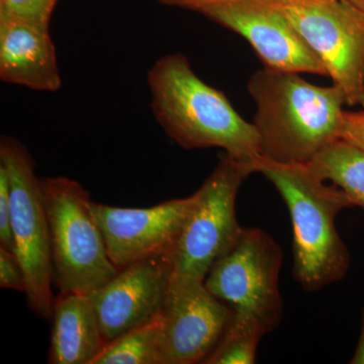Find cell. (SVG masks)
I'll list each match as a JSON object with an SVG mask.
<instances>
[{"label": "cell", "instance_id": "obj_1", "mask_svg": "<svg viewBox=\"0 0 364 364\" xmlns=\"http://www.w3.org/2000/svg\"><path fill=\"white\" fill-rule=\"evenodd\" d=\"M299 74L264 66L249 79L256 105L252 124L267 161L306 165L341 139L344 95L336 86L315 85Z\"/></svg>", "mask_w": 364, "mask_h": 364}, {"label": "cell", "instance_id": "obj_2", "mask_svg": "<svg viewBox=\"0 0 364 364\" xmlns=\"http://www.w3.org/2000/svg\"><path fill=\"white\" fill-rule=\"evenodd\" d=\"M147 79L155 119L181 147L220 148L242 161L262 159L254 124L237 112L222 91L198 77L184 55L158 59Z\"/></svg>", "mask_w": 364, "mask_h": 364}, {"label": "cell", "instance_id": "obj_3", "mask_svg": "<svg viewBox=\"0 0 364 364\" xmlns=\"http://www.w3.org/2000/svg\"><path fill=\"white\" fill-rule=\"evenodd\" d=\"M257 172L272 182L286 203L294 234V274L306 291L343 279L350 255L337 231V215L352 208L342 189L321 181L306 165L261 159Z\"/></svg>", "mask_w": 364, "mask_h": 364}, {"label": "cell", "instance_id": "obj_4", "mask_svg": "<svg viewBox=\"0 0 364 364\" xmlns=\"http://www.w3.org/2000/svg\"><path fill=\"white\" fill-rule=\"evenodd\" d=\"M54 280L60 293L90 294L119 269L91 210L90 193L68 177L42 179Z\"/></svg>", "mask_w": 364, "mask_h": 364}, {"label": "cell", "instance_id": "obj_5", "mask_svg": "<svg viewBox=\"0 0 364 364\" xmlns=\"http://www.w3.org/2000/svg\"><path fill=\"white\" fill-rule=\"evenodd\" d=\"M0 164L9 176L14 252L25 272L26 301L38 317L51 320L56 299L42 179L28 151L11 136L0 141Z\"/></svg>", "mask_w": 364, "mask_h": 364}, {"label": "cell", "instance_id": "obj_6", "mask_svg": "<svg viewBox=\"0 0 364 364\" xmlns=\"http://www.w3.org/2000/svg\"><path fill=\"white\" fill-rule=\"evenodd\" d=\"M257 172V162L225 156L200 189L169 257L173 272L205 280L215 261L232 247L243 228L237 220L236 198L242 183Z\"/></svg>", "mask_w": 364, "mask_h": 364}, {"label": "cell", "instance_id": "obj_7", "mask_svg": "<svg viewBox=\"0 0 364 364\" xmlns=\"http://www.w3.org/2000/svg\"><path fill=\"white\" fill-rule=\"evenodd\" d=\"M279 244L258 228H243L240 236L210 268L205 284L235 315L250 318L272 332L282 321Z\"/></svg>", "mask_w": 364, "mask_h": 364}, {"label": "cell", "instance_id": "obj_8", "mask_svg": "<svg viewBox=\"0 0 364 364\" xmlns=\"http://www.w3.org/2000/svg\"><path fill=\"white\" fill-rule=\"evenodd\" d=\"M277 6L315 53L346 105L364 109V14L341 0Z\"/></svg>", "mask_w": 364, "mask_h": 364}, {"label": "cell", "instance_id": "obj_9", "mask_svg": "<svg viewBox=\"0 0 364 364\" xmlns=\"http://www.w3.org/2000/svg\"><path fill=\"white\" fill-rule=\"evenodd\" d=\"M203 280L173 272L160 312L161 364L205 363L233 317Z\"/></svg>", "mask_w": 364, "mask_h": 364}, {"label": "cell", "instance_id": "obj_10", "mask_svg": "<svg viewBox=\"0 0 364 364\" xmlns=\"http://www.w3.org/2000/svg\"><path fill=\"white\" fill-rule=\"evenodd\" d=\"M193 11L243 37L268 68L327 76L291 21L267 0H210Z\"/></svg>", "mask_w": 364, "mask_h": 364}, {"label": "cell", "instance_id": "obj_11", "mask_svg": "<svg viewBox=\"0 0 364 364\" xmlns=\"http://www.w3.org/2000/svg\"><path fill=\"white\" fill-rule=\"evenodd\" d=\"M196 193L145 208L91 203L109 258L117 269L136 261L170 255L191 210Z\"/></svg>", "mask_w": 364, "mask_h": 364}, {"label": "cell", "instance_id": "obj_12", "mask_svg": "<svg viewBox=\"0 0 364 364\" xmlns=\"http://www.w3.org/2000/svg\"><path fill=\"white\" fill-rule=\"evenodd\" d=\"M173 275L168 254L136 261L90 294L105 343L161 312Z\"/></svg>", "mask_w": 364, "mask_h": 364}, {"label": "cell", "instance_id": "obj_13", "mask_svg": "<svg viewBox=\"0 0 364 364\" xmlns=\"http://www.w3.org/2000/svg\"><path fill=\"white\" fill-rule=\"evenodd\" d=\"M0 78L37 91L60 90L61 74L49 28L0 18Z\"/></svg>", "mask_w": 364, "mask_h": 364}, {"label": "cell", "instance_id": "obj_14", "mask_svg": "<svg viewBox=\"0 0 364 364\" xmlns=\"http://www.w3.org/2000/svg\"><path fill=\"white\" fill-rule=\"evenodd\" d=\"M51 320L48 363L93 364L107 343L90 294L60 293Z\"/></svg>", "mask_w": 364, "mask_h": 364}, {"label": "cell", "instance_id": "obj_15", "mask_svg": "<svg viewBox=\"0 0 364 364\" xmlns=\"http://www.w3.org/2000/svg\"><path fill=\"white\" fill-rule=\"evenodd\" d=\"M306 166L321 181L342 189L353 207L364 210V150L338 139Z\"/></svg>", "mask_w": 364, "mask_h": 364}, {"label": "cell", "instance_id": "obj_16", "mask_svg": "<svg viewBox=\"0 0 364 364\" xmlns=\"http://www.w3.org/2000/svg\"><path fill=\"white\" fill-rule=\"evenodd\" d=\"M93 364H161L160 314L105 345Z\"/></svg>", "mask_w": 364, "mask_h": 364}, {"label": "cell", "instance_id": "obj_17", "mask_svg": "<svg viewBox=\"0 0 364 364\" xmlns=\"http://www.w3.org/2000/svg\"><path fill=\"white\" fill-rule=\"evenodd\" d=\"M267 333L260 323L233 314L226 331L205 363H255L258 344Z\"/></svg>", "mask_w": 364, "mask_h": 364}, {"label": "cell", "instance_id": "obj_18", "mask_svg": "<svg viewBox=\"0 0 364 364\" xmlns=\"http://www.w3.org/2000/svg\"><path fill=\"white\" fill-rule=\"evenodd\" d=\"M57 2L58 0H0V18L49 28Z\"/></svg>", "mask_w": 364, "mask_h": 364}, {"label": "cell", "instance_id": "obj_19", "mask_svg": "<svg viewBox=\"0 0 364 364\" xmlns=\"http://www.w3.org/2000/svg\"><path fill=\"white\" fill-rule=\"evenodd\" d=\"M0 247L14 252L9 176H7L6 168L1 164H0Z\"/></svg>", "mask_w": 364, "mask_h": 364}, {"label": "cell", "instance_id": "obj_20", "mask_svg": "<svg viewBox=\"0 0 364 364\" xmlns=\"http://www.w3.org/2000/svg\"><path fill=\"white\" fill-rule=\"evenodd\" d=\"M0 287L26 293V277L18 256L0 247Z\"/></svg>", "mask_w": 364, "mask_h": 364}, {"label": "cell", "instance_id": "obj_21", "mask_svg": "<svg viewBox=\"0 0 364 364\" xmlns=\"http://www.w3.org/2000/svg\"><path fill=\"white\" fill-rule=\"evenodd\" d=\"M341 139L364 150V109L359 112H345Z\"/></svg>", "mask_w": 364, "mask_h": 364}, {"label": "cell", "instance_id": "obj_22", "mask_svg": "<svg viewBox=\"0 0 364 364\" xmlns=\"http://www.w3.org/2000/svg\"><path fill=\"white\" fill-rule=\"evenodd\" d=\"M156 1L163 6L183 7V9L193 11L198 4L210 1V0H156Z\"/></svg>", "mask_w": 364, "mask_h": 364}, {"label": "cell", "instance_id": "obj_23", "mask_svg": "<svg viewBox=\"0 0 364 364\" xmlns=\"http://www.w3.org/2000/svg\"><path fill=\"white\" fill-rule=\"evenodd\" d=\"M351 363L353 364H364V309L363 313V324H361L360 337L358 347H356L355 353L351 359Z\"/></svg>", "mask_w": 364, "mask_h": 364}, {"label": "cell", "instance_id": "obj_24", "mask_svg": "<svg viewBox=\"0 0 364 364\" xmlns=\"http://www.w3.org/2000/svg\"><path fill=\"white\" fill-rule=\"evenodd\" d=\"M270 4L277 6H289V4H306V2L316 1V0H267Z\"/></svg>", "mask_w": 364, "mask_h": 364}, {"label": "cell", "instance_id": "obj_25", "mask_svg": "<svg viewBox=\"0 0 364 364\" xmlns=\"http://www.w3.org/2000/svg\"><path fill=\"white\" fill-rule=\"evenodd\" d=\"M344 4H348L359 13L364 14V0H341Z\"/></svg>", "mask_w": 364, "mask_h": 364}]
</instances>
